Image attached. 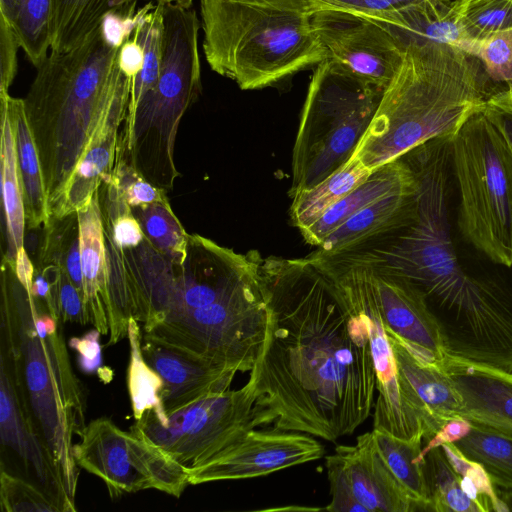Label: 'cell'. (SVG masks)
<instances>
[{
	"instance_id": "1",
	"label": "cell",
	"mask_w": 512,
	"mask_h": 512,
	"mask_svg": "<svg viewBox=\"0 0 512 512\" xmlns=\"http://www.w3.org/2000/svg\"><path fill=\"white\" fill-rule=\"evenodd\" d=\"M266 333L249 379L257 426L327 441L352 434L374 406L365 321L309 256L260 258Z\"/></svg>"
},
{
	"instance_id": "2",
	"label": "cell",
	"mask_w": 512,
	"mask_h": 512,
	"mask_svg": "<svg viewBox=\"0 0 512 512\" xmlns=\"http://www.w3.org/2000/svg\"><path fill=\"white\" fill-rule=\"evenodd\" d=\"M450 137L430 140L401 157L417 180L412 219L335 257L383 267L415 284L437 322L445 356L512 372V289L467 273L452 241Z\"/></svg>"
},
{
	"instance_id": "3",
	"label": "cell",
	"mask_w": 512,
	"mask_h": 512,
	"mask_svg": "<svg viewBox=\"0 0 512 512\" xmlns=\"http://www.w3.org/2000/svg\"><path fill=\"white\" fill-rule=\"evenodd\" d=\"M260 254L190 234L185 259L151 298L145 337L234 369L250 371L263 344L268 307Z\"/></svg>"
},
{
	"instance_id": "4",
	"label": "cell",
	"mask_w": 512,
	"mask_h": 512,
	"mask_svg": "<svg viewBox=\"0 0 512 512\" xmlns=\"http://www.w3.org/2000/svg\"><path fill=\"white\" fill-rule=\"evenodd\" d=\"M350 159L370 172L435 138L452 136L492 93L482 63L447 44L408 46Z\"/></svg>"
},
{
	"instance_id": "5",
	"label": "cell",
	"mask_w": 512,
	"mask_h": 512,
	"mask_svg": "<svg viewBox=\"0 0 512 512\" xmlns=\"http://www.w3.org/2000/svg\"><path fill=\"white\" fill-rule=\"evenodd\" d=\"M119 49L98 28L75 48L50 52L23 99L51 214L95 129L130 96L132 80L119 66Z\"/></svg>"
},
{
	"instance_id": "6",
	"label": "cell",
	"mask_w": 512,
	"mask_h": 512,
	"mask_svg": "<svg viewBox=\"0 0 512 512\" xmlns=\"http://www.w3.org/2000/svg\"><path fill=\"white\" fill-rule=\"evenodd\" d=\"M2 291L3 328L19 397L74 500L78 472L72 439L86 426L85 405L58 320L38 305L5 263Z\"/></svg>"
},
{
	"instance_id": "7",
	"label": "cell",
	"mask_w": 512,
	"mask_h": 512,
	"mask_svg": "<svg viewBox=\"0 0 512 512\" xmlns=\"http://www.w3.org/2000/svg\"><path fill=\"white\" fill-rule=\"evenodd\" d=\"M308 0H200L210 68L242 90L272 86L328 58Z\"/></svg>"
},
{
	"instance_id": "8",
	"label": "cell",
	"mask_w": 512,
	"mask_h": 512,
	"mask_svg": "<svg viewBox=\"0 0 512 512\" xmlns=\"http://www.w3.org/2000/svg\"><path fill=\"white\" fill-rule=\"evenodd\" d=\"M201 21L196 11L163 4V51L156 85L127 111L122 145L127 161L154 182H171L179 174L175 139L186 110L201 94L198 46Z\"/></svg>"
},
{
	"instance_id": "9",
	"label": "cell",
	"mask_w": 512,
	"mask_h": 512,
	"mask_svg": "<svg viewBox=\"0 0 512 512\" xmlns=\"http://www.w3.org/2000/svg\"><path fill=\"white\" fill-rule=\"evenodd\" d=\"M462 235L492 262L512 266V150L483 108L450 137Z\"/></svg>"
},
{
	"instance_id": "10",
	"label": "cell",
	"mask_w": 512,
	"mask_h": 512,
	"mask_svg": "<svg viewBox=\"0 0 512 512\" xmlns=\"http://www.w3.org/2000/svg\"><path fill=\"white\" fill-rule=\"evenodd\" d=\"M383 92L330 59L316 66L293 146L290 197L323 181L350 160Z\"/></svg>"
},
{
	"instance_id": "11",
	"label": "cell",
	"mask_w": 512,
	"mask_h": 512,
	"mask_svg": "<svg viewBox=\"0 0 512 512\" xmlns=\"http://www.w3.org/2000/svg\"><path fill=\"white\" fill-rule=\"evenodd\" d=\"M78 436L76 464L101 478L111 497L146 489L180 497L189 485L187 470L133 426L127 432L100 417Z\"/></svg>"
},
{
	"instance_id": "12",
	"label": "cell",
	"mask_w": 512,
	"mask_h": 512,
	"mask_svg": "<svg viewBox=\"0 0 512 512\" xmlns=\"http://www.w3.org/2000/svg\"><path fill=\"white\" fill-rule=\"evenodd\" d=\"M257 394L253 383L207 395L159 422L148 412L135 427L186 470L197 468L251 428Z\"/></svg>"
},
{
	"instance_id": "13",
	"label": "cell",
	"mask_w": 512,
	"mask_h": 512,
	"mask_svg": "<svg viewBox=\"0 0 512 512\" xmlns=\"http://www.w3.org/2000/svg\"><path fill=\"white\" fill-rule=\"evenodd\" d=\"M309 257L325 270L344 299L365 321L377 377L373 428L401 439L424 441L422 426L403 400L396 359L380 313L370 267L344 257Z\"/></svg>"
},
{
	"instance_id": "14",
	"label": "cell",
	"mask_w": 512,
	"mask_h": 512,
	"mask_svg": "<svg viewBox=\"0 0 512 512\" xmlns=\"http://www.w3.org/2000/svg\"><path fill=\"white\" fill-rule=\"evenodd\" d=\"M315 31L327 59L383 91L399 69L403 51L377 23L352 13L314 10Z\"/></svg>"
},
{
	"instance_id": "15",
	"label": "cell",
	"mask_w": 512,
	"mask_h": 512,
	"mask_svg": "<svg viewBox=\"0 0 512 512\" xmlns=\"http://www.w3.org/2000/svg\"><path fill=\"white\" fill-rule=\"evenodd\" d=\"M322 444L311 435L271 427L251 428L203 465L187 470L189 484L264 476L321 458Z\"/></svg>"
},
{
	"instance_id": "16",
	"label": "cell",
	"mask_w": 512,
	"mask_h": 512,
	"mask_svg": "<svg viewBox=\"0 0 512 512\" xmlns=\"http://www.w3.org/2000/svg\"><path fill=\"white\" fill-rule=\"evenodd\" d=\"M386 331L396 359L404 403L422 426L426 443L448 421L460 417V395L442 363L427 359L402 338L387 328Z\"/></svg>"
},
{
	"instance_id": "17",
	"label": "cell",
	"mask_w": 512,
	"mask_h": 512,
	"mask_svg": "<svg viewBox=\"0 0 512 512\" xmlns=\"http://www.w3.org/2000/svg\"><path fill=\"white\" fill-rule=\"evenodd\" d=\"M141 350L144 360L162 379L161 400L166 415L207 395L229 390L237 373L145 336Z\"/></svg>"
},
{
	"instance_id": "18",
	"label": "cell",
	"mask_w": 512,
	"mask_h": 512,
	"mask_svg": "<svg viewBox=\"0 0 512 512\" xmlns=\"http://www.w3.org/2000/svg\"><path fill=\"white\" fill-rule=\"evenodd\" d=\"M367 265L371 269L385 327L441 363L445 357L443 342L424 293L399 274L383 267Z\"/></svg>"
},
{
	"instance_id": "19",
	"label": "cell",
	"mask_w": 512,
	"mask_h": 512,
	"mask_svg": "<svg viewBox=\"0 0 512 512\" xmlns=\"http://www.w3.org/2000/svg\"><path fill=\"white\" fill-rule=\"evenodd\" d=\"M442 366L460 395V417L512 438V372L449 356Z\"/></svg>"
},
{
	"instance_id": "20",
	"label": "cell",
	"mask_w": 512,
	"mask_h": 512,
	"mask_svg": "<svg viewBox=\"0 0 512 512\" xmlns=\"http://www.w3.org/2000/svg\"><path fill=\"white\" fill-rule=\"evenodd\" d=\"M0 430L3 446L11 448L32 469L44 490L62 511H75L59 469L26 413L14 379L1 360Z\"/></svg>"
},
{
	"instance_id": "21",
	"label": "cell",
	"mask_w": 512,
	"mask_h": 512,
	"mask_svg": "<svg viewBox=\"0 0 512 512\" xmlns=\"http://www.w3.org/2000/svg\"><path fill=\"white\" fill-rule=\"evenodd\" d=\"M129 99L127 96L116 102L95 129L51 217L76 213L113 175Z\"/></svg>"
},
{
	"instance_id": "22",
	"label": "cell",
	"mask_w": 512,
	"mask_h": 512,
	"mask_svg": "<svg viewBox=\"0 0 512 512\" xmlns=\"http://www.w3.org/2000/svg\"><path fill=\"white\" fill-rule=\"evenodd\" d=\"M365 18L383 27L401 50L447 44L469 53L474 42L461 25L456 0H417L395 11Z\"/></svg>"
},
{
	"instance_id": "23",
	"label": "cell",
	"mask_w": 512,
	"mask_h": 512,
	"mask_svg": "<svg viewBox=\"0 0 512 512\" xmlns=\"http://www.w3.org/2000/svg\"><path fill=\"white\" fill-rule=\"evenodd\" d=\"M335 453L343 463L356 499L366 512L417 510L379 454L372 431L358 436L355 445L337 446Z\"/></svg>"
},
{
	"instance_id": "24",
	"label": "cell",
	"mask_w": 512,
	"mask_h": 512,
	"mask_svg": "<svg viewBox=\"0 0 512 512\" xmlns=\"http://www.w3.org/2000/svg\"><path fill=\"white\" fill-rule=\"evenodd\" d=\"M416 192L415 177L412 183L378 199L349 217L324 239L312 255L339 256L406 225L414 215Z\"/></svg>"
},
{
	"instance_id": "25",
	"label": "cell",
	"mask_w": 512,
	"mask_h": 512,
	"mask_svg": "<svg viewBox=\"0 0 512 512\" xmlns=\"http://www.w3.org/2000/svg\"><path fill=\"white\" fill-rule=\"evenodd\" d=\"M76 214L87 323H91L102 335H107L110 330L111 300L98 191L77 209Z\"/></svg>"
},
{
	"instance_id": "26",
	"label": "cell",
	"mask_w": 512,
	"mask_h": 512,
	"mask_svg": "<svg viewBox=\"0 0 512 512\" xmlns=\"http://www.w3.org/2000/svg\"><path fill=\"white\" fill-rule=\"evenodd\" d=\"M0 103L6 107L13 128L26 225L29 229H37L51 220V213L41 161L24 101L11 96L6 90H0Z\"/></svg>"
},
{
	"instance_id": "27",
	"label": "cell",
	"mask_w": 512,
	"mask_h": 512,
	"mask_svg": "<svg viewBox=\"0 0 512 512\" xmlns=\"http://www.w3.org/2000/svg\"><path fill=\"white\" fill-rule=\"evenodd\" d=\"M414 180L415 174L403 158L392 161L372 172L364 182L300 232L308 244L318 247L349 217Z\"/></svg>"
},
{
	"instance_id": "28",
	"label": "cell",
	"mask_w": 512,
	"mask_h": 512,
	"mask_svg": "<svg viewBox=\"0 0 512 512\" xmlns=\"http://www.w3.org/2000/svg\"><path fill=\"white\" fill-rule=\"evenodd\" d=\"M1 197L6 238L3 261L10 266L24 247L25 209L13 128L6 107L0 103Z\"/></svg>"
},
{
	"instance_id": "29",
	"label": "cell",
	"mask_w": 512,
	"mask_h": 512,
	"mask_svg": "<svg viewBox=\"0 0 512 512\" xmlns=\"http://www.w3.org/2000/svg\"><path fill=\"white\" fill-rule=\"evenodd\" d=\"M136 4L137 0H53L50 52L75 48L99 28L106 14Z\"/></svg>"
},
{
	"instance_id": "30",
	"label": "cell",
	"mask_w": 512,
	"mask_h": 512,
	"mask_svg": "<svg viewBox=\"0 0 512 512\" xmlns=\"http://www.w3.org/2000/svg\"><path fill=\"white\" fill-rule=\"evenodd\" d=\"M371 173L358 160L350 159L323 181L297 192L291 197L292 224L299 231L313 224L329 208L364 182Z\"/></svg>"
},
{
	"instance_id": "31",
	"label": "cell",
	"mask_w": 512,
	"mask_h": 512,
	"mask_svg": "<svg viewBox=\"0 0 512 512\" xmlns=\"http://www.w3.org/2000/svg\"><path fill=\"white\" fill-rule=\"evenodd\" d=\"M372 435L379 454L415 503L417 510H430L422 453L423 440H405L375 428Z\"/></svg>"
},
{
	"instance_id": "32",
	"label": "cell",
	"mask_w": 512,
	"mask_h": 512,
	"mask_svg": "<svg viewBox=\"0 0 512 512\" xmlns=\"http://www.w3.org/2000/svg\"><path fill=\"white\" fill-rule=\"evenodd\" d=\"M133 37L143 49V68L131 85L128 110L157 82L163 51V4L148 1L138 8Z\"/></svg>"
},
{
	"instance_id": "33",
	"label": "cell",
	"mask_w": 512,
	"mask_h": 512,
	"mask_svg": "<svg viewBox=\"0 0 512 512\" xmlns=\"http://www.w3.org/2000/svg\"><path fill=\"white\" fill-rule=\"evenodd\" d=\"M127 337L130 343L128 389L134 418L138 420L148 412L159 422H164L167 416L161 400L163 382L143 358L142 335L133 316L129 320Z\"/></svg>"
},
{
	"instance_id": "34",
	"label": "cell",
	"mask_w": 512,
	"mask_h": 512,
	"mask_svg": "<svg viewBox=\"0 0 512 512\" xmlns=\"http://www.w3.org/2000/svg\"><path fill=\"white\" fill-rule=\"evenodd\" d=\"M453 444L484 467L494 486L512 489V438L471 423L469 432Z\"/></svg>"
},
{
	"instance_id": "35",
	"label": "cell",
	"mask_w": 512,
	"mask_h": 512,
	"mask_svg": "<svg viewBox=\"0 0 512 512\" xmlns=\"http://www.w3.org/2000/svg\"><path fill=\"white\" fill-rule=\"evenodd\" d=\"M424 472L430 510L436 512H480L465 493L461 477L451 466L441 446L424 454Z\"/></svg>"
},
{
	"instance_id": "36",
	"label": "cell",
	"mask_w": 512,
	"mask_h": 512,
	"mask_svg": "<svg viewBox=\"0 0 512 512\" xmlns=\"http://www.w3.org/2000/svg\"><path fill=\"white\" fill-rule=\"evenodd\" d=\"M131 209L149 241L173 264H181L190 234L174 214L169 201Z\"/></svg>"
},
{
	"instance_id": "37",
	"label": "cell",
	"mask_w": 512,
	"mask_h": 512,
	"mask_svg": "<svg viewBox=\"0 0 512 512\" xmlns=\"http://www.w3.org/2000/svg\"><path fill=\"white\" fill-rule=\"evenodd\" d=\"M53 0H20L12 23L20 48L37 68L48 57Z\"/></svg>"
},
{
	"instance_id": "38",
	"label": "cell",
	"mask_w": 512,
	"mask_h": 512,
	"mask_svg": "<svg viewBox=\"0 0 512 512\" xmlns=\"http://www.w3.org/2000/svg\"><path fill=\"white\" fill-rule=\"evenodd\" d=\"M440 446L453 469L461 477L463 490L476 503L480 512L506 511L495 492L489 474L482 465L467 458L453 443H444Z\"/></svg>"
},
{
	"instance_id": "39",
	"label": "cell",
	"mask_w": 512,
	"mask_h": 512,
	"mask_svg": "<svg viewBox=\"0 0 512 512\" xmlns=\"http://www.w3.org/2000/svg\"><path fill=\"white\" fill-rule=\"evenodd\" d=\"M458 12L461 25L472 41L512 28V0H478Z\"/></svg>"
},
{
	"instance_id": "40",
	"label": "cell",
	"mask_w": 512,
	"mask_h": 512,
	"mask_svg": "<svg viewBox=\"0 0 512 512\" xmlns=\"http://www.w3.org/2000/svg\"><path fill=\"white\" fill-rule=\"evenodd\" d=\"M469 54L482 63L493 82L512 84V28L474 41Z\"/></svg>"
},
{
	"instance_id": "41",
	"label": "cell",
	"mask_w": 512,
	"mask_h": 512,
	"mask_svg": "<svg viewBox=\"0 0 512 512\" xmlns=\"http://www.w3.org/2000/svg\"><path fill=\"white\" fill-rule=\"evenodd\" d=\"M2 511H61L57 503L32 484L21 480L3 469L1 471Z\"/></svg>"
},
{
	"instance_id": "42",
	"label": "cell",
	"mask_w": 512,
	"mask_h": 512,
	"mask_svg": "<svg viewBox=\"0 0 512 512\" xmlns=\"http://www.w3.org/2000/svg\"><path fill=\"white\" fill-rule=\"evenodd\" d=\"M112 178L131 208L168 201L165 190L149 182L118 155Z\"/></svg>"
},
{
	"instance_id": "43",
	"label": "cell",
	"mask_w": 512,
	"mask_h": 512,
	"mask_svg": "<svg viewBox=\"0 0 512 512\" xmlns=\"http://www.w3.org/2000/svg\"><path fill=\"white\" fill-rule=\"evenodd\" d=\"M326 468L331 501L324 509L330 512H366L356 499L343 463L336 453L326 457Z\"/></svg>"
},
{
	"instance_id": "44",
	"label": "cell",
	"mask_w": 512,
	"mask_h": 512,
	"mask_svg": "<svg viewBox=\"0 0 512 512\" xmlns=\"http://www.w3.org/2000/svg\"><path fill=\"white\" fill-rule=\"evenodd\" d=\"M314 10H336L363 17L383 15L417 0H308Z\"/></svg>"
},
{
	"instance_id": "45",
	"label": "cell",
	"mask_w": 512,
	"mask_h": 512,
	"mask_svg": "<svg viewBox=\"0 0 512 512\" xmlns=\"http://www.w3.org/2000/svg\"><path fill=\"white\" fill-rule=\"evenodd\" d=\"M100 332L93 329L82 337H73L69 346L77 351L78 365L84 373H97L102 381L108 383L112 379V371L102 367Z\"/></svg>"
},
{
	"instance_id": "46",
	"label": "cell",
	"mask_w": 512,
	"mask_h": 512,
	"mask_svg": "<svg viewBox=\"0 0 512 512\" xmlns=\"http://www.w3.org/2000/svg\"><path fill=\"white\" fill-rule=\"evenodd\" d=\"M483 111L500 130L512 150V84L492 91Z\"/></svg>"
},
{
	"instance_id": "47",
	"label": "cell",
	"mask_w": 512,
	"mask_h": 512,
	"mask_svg": "<svg viewBox=\"0 0 512 512\" xmlns=\"http://www.w3.org/2000/svg\"><path fill=\"white\" fill-rule=\"evenodd\" d=\"M20 48L12 25L0 17V90L8 91L17 74Z\"/></svg>"
},
{
	"instance_id": "48",
	"label": "cell",
	"mask_w": 512,
	"mask_h": 512,
	"mask_svg": "<svg viewBox=\"0 0 512 512\" xmlns=\"http://www.w3.org/2000/svg\"><path fill=\"white\" fill-rule=\"evenodd\" d=\"M59 310L63 322L82 325L87 323L82 295L63 269L59 288Z\"/></svg>"
},
{
	"instance_id": "49",
	"label": "cell",
	"mask_w": 512,
	"mask_h": 512,
	"mask_svg": "<svg viewBox=\"0 0 512 512\" xmlns=\"http://www.w3.org/2000/svg\"><path fill=\"white\" fill-rule=\"evenodd\" d=\"M118 63L124 74L134 81L143 68V49L132 36L119 49Z\"/></svg>"
},
{
	"instance_id": "50",
	"label": "cell",
	"mask_w": 512,
	"mask_h": 512,
	"mask_svg": "<svg viewBox=\"0 0 512 512\" xmlns=\"http://www.w3.org/2000/svg\"><path fill=\"white\" fill-rule=\"evenodd\" d=\"M471 423L458 417L448 421L428 442L423 446L422 453L440 446L444 443H454L464 437L470 430Z\"/></svg>"
},
{
	"instance_id": "51",
	"label": "cell",
	"mask_w": 512,
	"mask_h": 512,
	"mask_svg": "<svg viewBox=\"0 0 512 512\" xmlns=\"http://www.w3.org/2000/svg\"><path fill=\"white\" fill-rule=\"evenodd\" d=\"M19 4L20 0H0V17H3L12 25Z\"/></svg>"
},
{
	"instance_id": "52",
	"label": "cell",
	"mask_w": 512,
	"mask_h": 512,
	"mask_svg": "<svg viewBox=\"0 0 512 512\" xmlns=\"http://www.w3.org/2000/svg\"><path fill=\"white\" fill-rule=\"evenodd\" d=\"M495 487V492L498 498L505 506L506 511H512V489Z\"/></svg>"
},
{
	"instance_id": "53",
	"label": "cell",
	"mask_w": 512,
	"mask_h": 512,
	"mask_svg": "<svg viewBox=\"0 0 512 512\" xmlns=\"http://www.w3.org/2000/svg\"><path fill=\"white\" fill-rule=\"evenodd\" d=\"M148 1H153L156 3H162V4L172 3V4H177L182 7H186V8L192 7V3H193V0H148Z\"/></svg>"
},
{
	"instance_id": "54",
	"label": "cell",
	"mask_w": 512,
	"mask_h": 512,
	"mask_svg": "<svg viewBox=\"0 0 512 512\" xmlns=\"http://www.w3.org/2000/svg\"><path fill=\"white\" fill-rule=\"evenodd\" d=\"M474 1H478V0H456L457 8L459 10L460 8L466 6L467 4L472 3Z\"/></svg>"
}]
</instances>
